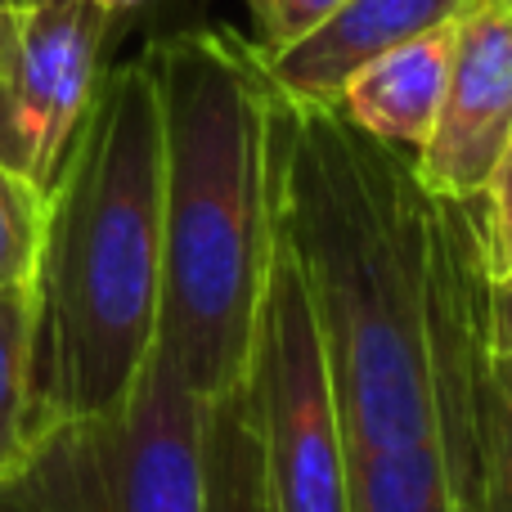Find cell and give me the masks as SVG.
I'll use <instances>...</instances> for the list:
<instances>
[{
	"label": "cell",
	"mask_w": 512,
	"mask_h": 512,
	"mask_svg": "<svg viewBox=\"0 0 512 512\" xmlns=\"http://www.w3.org/2000/svg\"><path fill=\"white\" fill-rule=\"evenodd\" d=\"M279 239L306 283L351 512H495L481 198L328 104L274 108Z\"/></svg>",
	"instance_id": "cell-1"
},
{
	"label": "cell",
	"mask_w": 512,
	"mask_h": 512,
	"mask_svg": "<svg viewBox=\"0 0 512 512\" xmlns=\"http://www.w3.org/2000/svg\"><path fill=\"white\" fill-rule=\"evenodd\" d=\"M162 99L158 351L194 396L248 378L279 234V95L248 36L189 27L149 41Z\"/></svg>",
	"instance_id": "cell-2"
},
{
	"label": "cell",
	"mask_w": 512,
	"mask_h": 512,
	"mask_svg": "<svg viewBox=\"0 0 512 512\" xmlns=\"http://www.w3.org/2000/svg\"><path fill=\"white\" fill-rule=\"evenodd\" d=\"M27 288L32 432L117 409L158 342L162 99L149 50L99 81L45 189Z\"/></svg>",
	"instance_id": "cell-3"
},
{
	"label": "cell",
	"mask_w": 512,
	"mask_h": 512,
	"mask_svg": "<svg viewBox=\"0 0 512 512\" xmlns=\"http://www.w3.org/2000/svg\"><path fill=\"white\" fill-rule=\"evenodd\" d=\"M203 414L153 342L117 409L36 427L0 477V512H203Z\"/></svg>",
	"instance_id": "cell-4"
},
{
	"label": "cell",
	"mask_w": 512,
	"mask_h": 512,
	"mask_svg": "<svg viewBox=\"0 0 512 512\" xmlns=\"http://www.w3.org/2000/svg\"><path fill=\"white\" fill-rule=\"evenodd\" d=\"M248 405L261 445V472L274 512H351L346 508L342 432L328 391L315 310L288 243L274 234L270 270L256 306L248 355Z\"/></svg>",
	"instance_id": "cell-5"
},
{
	"label": "cell",
	"mask_w": 512,
	"mask_h": 512,
	"mask_svg": "<svg viewBox=\"0 0 512 512\" xmlns=\"http://www.w3.org/2000/svg\"><path fill=\"white\" fill-rule=\"evenodd\" d=\"M108 32L90 0H0V162L41 194L108 72Z\"/></svg>",
	"instance_id": "cell-6"
},
{
	"label": "cell",
	"mask_w": 512,
	"mask_h": 512,
	"mask_svg": "<svg viewBox=\"0 0 512 512\" xmlns=\"http://www.w3.org/2000/svg\"><path fill=\"white\" fill-rule=\"evenodd\" d=\"M512 140V14L468 0L454 18L441 113L414 171L436 198H481Z\"/></svg>",
	"instance_id": "cell-7"
},
{
	"label": "cell",
	"mask_w": 512,
	"mask_h": 512,
	"mask_svg": "<svg viewBox=\"0 0 512 512\" xmlns=\"http://www.w3.org/2000/svg\"><path fill=\"white\" fill-rule=\"evenodd\" d=\"M463 5L468 0H342L306 36L279 50H256V63L283 99L333 108V99L364 63L432 27L454 23Z\"/></svg>",
	"instance_id": "cell-8"
},
{
	"label": "cell",
	"mask_w": 512,
	"mask_h": 512,
	"mask_svg": "<svg viewBox=\"0 0 512 512\" xmlns=\"http://www.w3.org/2000/svg\"><path fill=\"white\" fill-rule=\"evenodd\" d=\"M450 54H454V23H441L432 32L414 36V41L396 45V50L378 54L364 63L333 108L364 135L391 144V149L418 158L441 113L445 77H450Z\"/></svg>",
	"instance_id": "cell-9"
},
{
	"label": "cell",
	"mask_w": 512,
	"mask_h": 512,
	"mask_svg": "<svg viewBox=\"0 0 512 512\" xmlns=\"http://www.w3.org/2000/svg\"><path fill=\"white\" fill-rule=\"evenodd\" d=\"M203 512H274L261 472V445L248 405V387H230L207 400L203 414Z\"/></svg>",
	"instance_id": "cell-10"
},
{
	"label": "cell",
	"mask_w": 512,
	"mask_h": 512,
	"mask_svg": "<svg viewBox=\"0 0 512 512\" xmlns=\"http://www.w3.org/2000/svg\"><path fill=\"white\" fill-rule=\"evenodd\" d=\"M32 288H0V477L18 463L32 436Z\"/></svg>",
	"instance_id": "cell-11"
},
{
	"label": "cell",
	"mask_w": 512,
	"mask_h": 512,
	"mask_svg": "<svg viewBox=\"0 0 512 512\" xmlns=\"http://www.w3.org/2000/svg\"><path fill=\"white\" fill-rule=\"evenodd\" d=\"M45 194L0 162V288L32 283L36 248H41Z\"/></svg>",
	"instance_id": "cell-12"
},
{
	"label": "cell",
	"mask_w": 512,
	"mask_h": 512,
	"mask_svg": "<svg viewBox=\"0 0 512 512\" xmlns=\"http://www.w3.org/2000/svg\"><path fill=\"white\" fill-rule=\"evenodd\" d=\"M486 405H490V472L495 490L512 508V355H486Z\"/></svg>",
	"instance_id": "cell-13"
},
{
	"label": "cell",
	"mask_w": 512,
	"mask_h": 512,
	"mask_svg": "<svg viewBox=\"0 0 512 512\" xmlns=\"http://www.w3.org/2000/svg\"><path fill=\"white\" fill-rule=\"evenodd\" d=\"M342 0H248L252 9V50H279V45L306 36L315 23H324Z\"/></svg>",
	"instance_id": "cell-14"
},
{
	"label": "cell",
	"mask_w": 512,
	"mask_h": 512,
	"mask_svg": "<svg viewBox=\"0 0 512 512\" xmlns=\"http://www.w3.org/2000/svg\"><path fill=\"white\" fill-rule=\"evenodd\" d=\"M486 243H490V270H512V140L490 176L486 194Z\"/></svg>",
	"instance_id": "cell-15"
},
{
	"label": "cell",
	"mask_w": 512,
	"mask_h": 512,
	"mask_svg": "<svg viewBox=\"0 0 512 512\" xmlns=\"http://www.w3.org/2000/svg\"><path fill=\"white\" fill-rule=\"evenodd\" d=\"M486 337H490V351L512 355V270H490V288H486Z\"/></svg>",
	"instance_id": "cell-16"
},
{
	"label": "cell",
	"mask_w": 512,
	"mask_h": 512,
	"mask_svg": "<svg viewBox=\"0 0 512 512\" xmlns=\"http://www.w3.org/2000/svg\"><path fill=\"white\" fill-rule=\"evenodd\" d=\"M90 5H95L99 14H108V18L117 23V18H126V14H135V9L153 5V0H90Z\"/></svg>",
	"instance_id": "cell-17"
},
{
	"label": "cell",
	"mask_w": 512,
	"mask_h": 512,
	"mask_svg": "<svg viewBox=\"0 0 512 512\" xmlns=\"http://www.w3.org/2000/svg\"><path fill=\"white\" fill-rule=\"evenodd\" d=\"M481 5H490V9H504V14H512V0H481Z\"/></svg>",
	"instance_id": "cell-18"
},
{
	"label": "cell",
	"mask_w": 512,
	"mask_h": 512,
	"mask_svg": "<svg viewBox=\"0 0 512 512\" xmlns=\"http://www.w3.org/2000/svg\"><path fill=\"white\" fill-rule=\"evenodd\" d=\"M495 495H499V490H495ZM499 512H512V508H508V504H504V495H499Z\"/></svg>",
	"instance_id": "cell-19"
}]
</instances>
